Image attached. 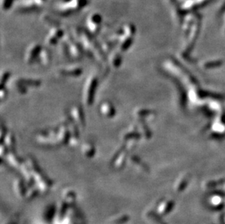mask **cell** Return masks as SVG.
Masks as SVG:
<instances>
[{"mask_svg":"<svg viewBox=\"0 0 225 224\" xmlns=\"http://www.w3.org/2000/svg\"><path fill=\"white\" fill-rule=\"evenodd\" d=\"M15 2V0H2V8L5 11H7V10H9L12 7Z\"/></svg>","mask_w":225,"mask_h":224,"instance_id":"18","label":"cell"},{"mask_svg":"<svg viewBox=\"0 0 225 224\" xmlns=\"http://www.w3.org/2000/svg\"><path fill=\"white\" fill-rule=\"evenodd\" d=\"M141 134L139 133V130H138V127L134 126V125H131L128 128L125 132L123 133L122 138L125 142H127L128 141H131V140H136L137 141L138 139L141 137Z\"/></svg>","mask_w":225,"mask_h":224,"instance_id":"9","label":"cell"},{"mask_svg":"<svg viewBox=\"0 0 225 224\" xmlns=\"http://www.w3.org/2000/svg\"><path fill=\"white\" fill-rule=\"evenodd\" d=\"M42 49V46L39 43H33V44H30L28 47L24 56L26 63L28 64H32L37 59H38Z\"/></svg>","mask_w":225,"mask_h":224,"instance_id":"7","label":"cell"},{"mask_svg":"<svg viewBox=\"0 0 225 224\" xmlns=\"http://www.w3.org/2000/svg\"><path fill=\"white\" fill-rule=\"evenodd\" d=\"M2 144H4L10 151H15L16 146L15 137L13 133L8 132L5 137L2 140Z\"/></svg>","mask_w":225,"mask_h":224,"instance_id":"13","label":"cell"},{"mask_svg":"<svg viewBox=\"0 0 225 224\" xmlns=\"http://www.w3.org/2000/svg\"><path fill=\"white\" fill-rule=\"evenodd\" d=\"M6 159H7V162L11 164V165L15 167H20L22 165L23 162H22V158L20 157L19 155L15 153V151H9L7 155L5 157Z\"/></svg>","mask_w":225,"mask_h":224,"instance_id":"14","label":"cell"},{"mask_svg":"<svg viewBox=\"0 0 225 224\" xmlns=\"http://www.w3.org/2000/svg\"><path fill=\"white\" fill-rule=\"evenodd\" d=\"M10 75H11V74H10V72H9V71H5V72H4L2 74L1 77L2 88H4L6 86V85H7L8 80H9L10 78Z\"/></svg>","mask_w":225,"mask_h":224,"instance_id":"19","label":"cell"},{"mask_svg":"<svg viewBox=\"0 0 225 224\" xmlns=\"http://www.w3.org/2000/svg\"><path fill=\"white\" fill-rule=\"evenodd\" d=\"M123 55L119 51H111L109 57V63L113 69H118L123 63Z\"/></svg>","mask_w":225,"mask_h":224,"instance_id":"12","label":"cell"},{"mask_svg":"<svg viewBox=\"0 0 225 224\" xmlns=\"http://www.w3.org/2000/svg\"><path fill=\"white\" fill-rule=\"evenodd\" d=\"M65 37L67 38L65 42L69 55L74 58H81L84 53L82 45L76 42L69 35H66Z\"/></svg>","mask_w":225,"mask_h":224,"instance_id":"4","label":"cell"},{"mask_svg":"<svg viewBox=\"0 0 225 224\" xmlns=\"http://www.w3.org/2000/svg\"><path fill=\"white\" fill-rule=\"evenodd\" d=\"M38 60L41 63V64L44 66L50 64L52 61V55H51L50 52L47 49L42 48L38 57Z\"/></svg>","mask_w":225,"mask_h":224,"instance_id":"17","label":"cell"},{"mask_svg":"<svg viewBox=\"0 0 225 224\" xmlns=\"http://www.w3.org/2000/svg\"><path fill=\"white\" fill-rule=\"evenodd\" d=\"M60 75L64 77H79L82 74V69L79 66H71L63 68L58 71Z\"/></svg>","mask_w":225,"mask_h":224,"instance_id":"10","label":"cell"},{"mask_svg":"<svg viewBox=\"0 0 225 224\" xmlns=\"http://www.w3.org/2000/svg\"><path fill=\"white\" fill-rule=\"evenodd\" d=\"M130 151L128 148L125 146V144H123L122 146H120L119 149H117V151L115 152V154L112 157V162L113 165L117 168H121L125 165V162L128 158V155Z\"/></svg>","mask_w":225,"mask_h":224,"instance_id":"5","label":"cell"},{"mask_svg":"<svg viewBox=\"0 0 225 224\" xmlns=\"http://www.w3.org/2000/svg\"><path fill=\"white\" fill-rule=\"evenodd\" d=\"M100 112L103 116L107 118H111L116 114V109L114 105L109 101L103 102L100 106Z\"/></svg>","mask_w":225,"mask_h":224,"instance_id":"11","label":"cell"},{"mask_svg":"<svg viewBox=\"0 0 225 224\" xmlns=\"http://www.w3.org/2000/svg\"><path fill=\"white\" fill-rule=\"evenodd\" d=\"M70 116L73 120L77 123L80 127H84L85 125V119H84V114L83 108L81 106H74L70 111Z\"/></svg>","mask_w":225,"mask_h":224,"instance_id":"8","label":"cell"},{"mask_svg":"<svg viewBox=\"0 0 225 224\" xmlns=\"http://www.w3.org/2000/svg\"><path fill=\"white\" fill-rule=\"evenodd\" d=\"M36 2L37 5H38V7H40V6H42L46 2L47 0H34Z\"/></svg>","mask_w":225,"mask_h":224,"instance_id":"21","label":"cell"},{"mask_svg":"<svg viewBox=\"0 0 225 224\" xmlns=\"http://www.w3.org/2000/svg\"><path fill=\"white\" fill-rule=\"evenodd\" d=\"M98 86V77L95 75H90L87 78L83 87V101L87 106H90L93 104L95 95Z\"/></svg>","mask_w":225,"mask_h":224,"instance_id":"2","label":"cell"},{"mask_svg":"<svg viewBox=\"0 0 225 224\" xmlns=\"http://www.w3.org/2000/svg\"><path fill=\"white\" fill-rule=\"evenodd\" d=\"M103 18L99 13H93L88 16L86 20L87 31L92 34L96 36L100 33L102 27Z\"/></svg>","mask_w":225,"mask_h":224,"instance_id":"3","label":"cell"},{"mask_svg":"<svg viewBox=\"0 0 225 224\" xmlns=\"http://www.w3.org/2000/svg\"><path fill=\"white\" fill-rule=\"evenodd\" d=\"M89 0H60L55 6V13L61 16H69L83 9Z\"/></svg>","mask_w":225,"mask_h":224,"instance_id":"1","label":"cell"},{"mask_svg":"<svg viewBox=\"0 0 225 224\" xmlns=\"http://www.w3.org/2000/svg\"><path fill=\"white\" fill-rule=\"evenodd\" d=\"M15 82L21 84L26 87H39L42 85V81L40 79H33V78H19Z\"/></svg>","mask_w":225,"mask_h":224,"instance_id":"16","label":"cell"},{"mask_svg":"<svg viewBox=\"0 0 225 224\" xmlns=\"http://www.w3.org/2000/svg\"><path fill=\"white\" fill-rule=\"evenodd\" d=\"M81 151L85 157L91 158L96 154V150L95 146L92 143L84 142L81 145Z\"/></svg>","mask_w":225,"mask_h":224,"instance_id":"15","label":"cell"},{"mask_svg":"<svg viewBox=\"0 0 225 224\" xmlns=\"http://www.w3.org/2000/svg\"><path fill=\"white\" fill-rule=\"evenodd\" d=\"M0 95H1V99L3 100L6 97H7V88H5V87L2 88V90H1V94H0Z\"/></svg>","mask_w":225,"mask_h":224,"instance_id":"20","label":"cell"},{"mask_svg":"<svg viewBox=\"0 0 225 224\" xmlns=\"http://www.w3.org/2000/svg\"><path fill=\"white\" fill-rule=\"evenodd\" d=\"M65 33L63 28H61L58 25L53 26L52 29L50 31L46 36V43L47 44L53 45L56 44L62 38L64 37Z\"/></svg>","mask_w":225,"mask_h":224,"instance_id":"6","label":"cell"}]
</instances>
